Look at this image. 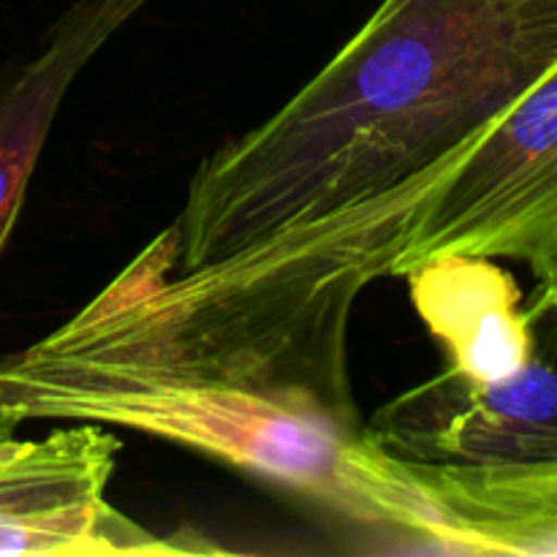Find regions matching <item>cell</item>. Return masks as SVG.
I'll return each mask as SVG.
<instances>
[{"label":"cell","mask_w":557,"mask_h":557,"mask_svg":"<svg viewBox=\"0 0 557 557\" xmlns=\"http://www.w3.org/2000/svg\"><path fill=\"white\" fill-rule=\"evenodd\" d=\"M525 310L533 351L515 375L476 384L446 368L384 403L362 433L422 462L557 460V308Z\"/></svg>","instance_id":"5"},{"label":"cell","mask_w":557,"mask_h":557,"mask_svg":"<svg viewBox=\"0 0 557 557\" xmlns=\"http://www.w3.org/2000/svg\"><path fill=\"white\" fill-rule=\"evenodd\" d=\"M150 0H76L36 47L0 63V256L27 185L82 71Z\"/></svg>","instance_id":"6"},{"label":"cell","mask_w":557,"mask_h":557,"mask_svg":"<svg viewBox=\"0 0 557 557\" xmlns=\"http://www.w3.org/2000/svg\"><path fill=\"white\" fill-rule=\"evenodd\" d=\"M533 275H536L539 286L536 292L531 294L528 302L531 305H553L557 308V253L549 256V259L539 261V264L531 267Z\"/></svg>","instance_id":"8"},{"label":"cell","mask_w":557,"mask_h":557,"mask_svg":"<svg viewBox=\"0 0 557 557\" xmlns=\"http://www.w3.org/2000/svg\"><path fill=\"white\" fill-rule=\"evenodd\" d=\"M11 433H14V430L5 428V424H0V438H5V435H11Z\"/></svg>","instance_id":"9"},{"label":"cell","mask_w":557,"mask_h":557,"mask_svg":"<svg viewBox=\"0 0 557 557\" xmlns=\"http://www.w3.org/2000/svg\"><path fill=\"white\" fill-rule=\"evenodd\" d=\"M555 63L557 0H381L281 109L199 163L180 215L60 332L357 411L359 294Z\"/></svg>","instance_id":"1"},{"label":"cell","mask_w":557,"mask_h":557,"mask_svg":"<svg viewBox=\"0 0 557 557\" xmlns=\"http://www.w3.org/2000/svg\"><path fill=\"white\" fill-rule=\"evenodd\" d=\"M455 253L528 267L557 253V63L462 152L389 277Z\"/></svg>","instance_id":"3"},{"label":"cell","mask_w":557,"mask_h":557,"mask_svg":"<svg viewBox=\"0 0 557 557\" xmlns=\"http://www.w3.org/2000/svg\"><path fill=\"white\" fill-rule=\"evenodd\" d=\"M123 444L101 424L0 438V557H166L226 553L199 533L150 531L109 500Z\"/></svg>","instance_id":"4"},{"label":"cell","mask_w":557,"mask_h":557,"mask_svg":"<svg viewBox=\"0 0 557 557\" xmlns=\"http://www.w3.org/2000/svg\"><path fill=\"white\" fill-rule=\"evenodd\" d=\"M341 487L348 517L435 553L557 557V460L422 462L359 433Z\"/></svg>","instance_id":"2"},{"label":"cell","mask_w":557,"mask_h":557,"mask_svg":"<svg viewBox=\"0 0 557 557\" xmlns=\"http://www.w3.org/2000/svg\"><path fill=\"white\" fill-rule=\"evenodd\" d=\"M411 302L451 373L476 384L515 375L531 359L533 326L515 277L482 256H438L406 275Z\"/></svg>","instance_id":"7"}]
</instances>
